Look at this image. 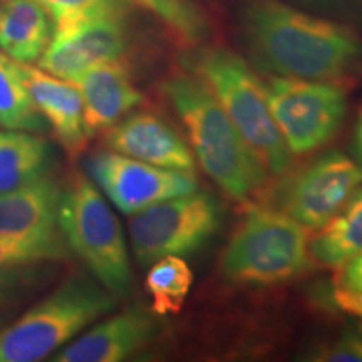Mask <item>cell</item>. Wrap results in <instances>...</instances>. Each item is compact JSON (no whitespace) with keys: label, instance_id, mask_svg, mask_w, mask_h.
Wrapping results in <instances>:
<instances>
[{"label":"cell","instance_id":"obj_17","mask_svg":"<svg viewBox=\"0 0 362 362\" xmlns=\"http://www.w3.org/2000/svg\"><path fill=\"white\" fill-rule=\"evenodd\" d=\"M52 21L37 0L0 4V49L16 62L39 61L52 39Z\"/></svg>","mask_w":362,"mask_h":362},{"label":"cell","instance_id":"obj_10","mask_svg":"<svg viewBox=\"0 0 362 362\" xmlns=\"http://www.w3.org/2000/svg\"><path fill=\"white\" fill-rule=\"evenodd\" d=\"M90 178L117 210L134 215L158 202L200 189L194 173L133 160L116 151H98L88 160Z\"/></svg>","mask_w":362,"mask_h":362},{"label":"cell","instance_id":"obj_8","mask_svg":"<svg viewBox=\"0 0 362 362\" xmlns=\"http://www.w3.org/2000/svg\"><path fill=\"white\" fill-rule=\"evenodd\" d=\"M267 101L292 156L310 155L332 141L347 116L346 90L334 81L275 76L265 84Z\"/></svg>","mask_w":362,"mask_h":362},{"label":"cell","instance_id":"obj_20","mask_svg":"<svg viewBox=\"0 0 362 362\" xmlns=\"http://www.w3.org/2000/svg\"><path fill=\"white\" fill-rule=\"evenodd\" d=\"M144 287L156 315L178 314L193 285V272L183 257H163L148 267Z\"/></svg>","mask_w":362,"mask_h":362},{"label":"cell","instance_id":"obj_22","mask_svg":"<svg viewBox=\"0 0 362 362\" xmlns=\"http://www.w3.org/2000/svg\"><path fill=\"white\" fill-rule=\"evenodd\" d=\"M52 21L54 33H64L99 17H123L128 4L121 0H37Z\"/></svg>","mask_w":362,"mask_h":362},{"label":"cell","instance_id":"obj_6","mask_svg":"<svg viewBox=\"0 0 362 362\" xmlns=\"http://www.w3.org/2000/svg\"><path fill=\"white\" fill-rule=\"evenodd\" d=\"M59 226L67 247L115 296H126L133 270L119 220L101 192L84 175L76 173L62 188Z\"/></svg>","mask_w":362,"mask_h":362},{"label":"cell","instance_id":"obj_26","mask_svg":"<svg viewBox=\"0 0 362 362\" xmlns=\"http://www.w3.org/2000/svg\"><path fill=\"white\" fill-rule=\"evenodd\" d=\"M354 155H356V161L362 166V110L359 112V117H357L356 123V129H354Z\"/></svg>","mask_w":362,"mask_h":362},{"label":"cell","instance_id":"obj_28","mask_svg":"<svg viewBox=\"0 0 362 362\" xmlns=\"http://www.w3.org/2000/svg\"><path fill=\"white\" fill-rule=\"evenodd\" d=\"M357 317H359V319H361V322H362V312H361V314H359V315H357Z\"/></svg>","mask_w":362,"mask_h":362},{"label":"cell","instance_id":"obj_25","mask_svg":"<svg viewBox=\"0 0 362 362\" xmlns=\"http://www.w3.org/2000/svg\"><path fill=\"white\" fill-rule=\"evenodd\" d=\"M312 361L325 362H362V332L349 330L334 341L322 344L310 354Z\"/></svg>","mask_w":362,"mask_h":362},{"label":"cell","instance_id":"obj_18","mask_svg":"<svg viewBox=\"0 0 362 362\" xmlns=\"http://www.w3.org/2000/svg\"><path fill=\"white\" fill-rule=\"evenodd\" d=\"M359 253H362V185L310 238L312 260L329 269H336Z\"/></svg>","mask_w":362,"mask_h":362},{"label":"cell","instance_id":"obj_24","mask_svg":"<svg viewBox=\"0 0 362 362\" xmlns=\"http://www.w3.org/2000/svg\"><path fill=\"white\" fill-rule=\"evenodd\" d=\"M332 300L339 309L357 317L362 312V253L336 267Z\"/></svg>","mask_w":362,"mask_h":362},{"label":"cell","instance_id":"obj_11","mask_svg":"<svg viewBox=\"0 0 362 362\" xmlns=\"http://www.w3.org/2000/svg\"><path fill=\"white\" fill-rule=\"evenodd\" d=\"M123 17H99L52 34L39 67L59 79L74 83L89 67L121 59L126 49Z\"/></svg>","mask_w":362,"mask_h":362},{"label":"cell","instance_id":"obj_14","mask_svg":"<svg viewBox=\"0 0 362 362\" xmlns=\"http://www.w3.org/2000/svg\"><path fill=\"white\" fill-rule=\"evenodd\" d=\"M61 194L62 188L45 175L16 192L0 194V235L67 247L59 226Z\"/></svg>","mask_w":362,"mask_h":362},{"label":"cell","instance_id":"obj_7","mask_svg":"<svg viewBox=\"0 0 362 362\" xmlns=\"http://www.w3.org/2000/svg\"><path fill=\"white\" fill-rule=\"evenodd\" d=\"M221 225V206L210 193L180 194L129 216V240L143 269L163 257H187L214 238Z\"/></svg>","mask_w":362,"mask_h":362},{"label":"cell","instance_id":"obj_4","mask_svg":"<svg viewBox=\"0 0 362 362\" xmlns=\"http://www.w3.org/2000/svg\"><path fill=\"white\" fill-rule=\"evenodd\" d=\"M115 307V293L94 280H66L56 292L0 330V362L45 359Z\"/></svg>","mask_w":362,"mask_h":362},{"label":"cell","instance_id":"obj_15","mask_svg":"<svg viewBox=\"0 0 362 362\" xmlns=\"http://www.w3.org/2000/svg\"><path fill=\"white\" fill-rule=\"evenodd\" d=\"M74 84L83 99L84 128L89 138L99 131H107L144 103V96L133 84L123 59L89 67Z\"/></svg>","mask_w":362,"mask_h":362},{"label":"cell","instance_id":"obj_3","mask_svg":"<svg viewBox=\"0 0 362 362\" xmlns=\"http://www.w3.org/2000/svg\"><path fill=\"white\" fill-rule=\"evenodd\" d=\"M309 230L279 208L250 206L221 253L228 282L250 287L287 284L310 269Z\"/></svg>","mask_w":362,"mask_h":362},{"label":"cell","instance_id":"obj_23","mask_svg":"<svg viewBox=\"0 0 362 362\" xmlns=\"http://www.w3.org/2000/svg\"><path fill=\"white\" fill-rule=\"evenodd\" d=\"M66 257L67 247L0 235V275L21 265L40 260H62Z\"/></svg>","mask_w":362,"mask_h":362},{"label":"cell","instance_id":"obj_13","mask_svg":"<svg viewBox=\"0 0 362 362\" xmlns=\"http://www.w3.org/2000/svg\"><path fill=\"white\" fill-rule=\"evenodd\" d=\"M158 324L144 307H129L81 332L56 352L54 362H119L134 356L155 337Z\"/></svg>","mask_w":362,"mask_h":362},{"label":"cell","instance_id":"obj_5","mask_svg":"<svg viewBox=\"0 0 362 362\" xmlns=\"http://www.w3.org/2000/svg\"><path fill=\"white\" fill-rule=\"evenodd\" d=\"M194 69L267 171L275 176L284 175L291 166L292 155L272 116L265 84L260 83L252 67L228 49L214 47L198 56Z\"/></svg>","mask_w":362,"mask_h":362},{"label":"cell","instance_id":"obj_21","mask_svg":"<svg viewBox=\"0 0 362 362\" xmlns=\"http://www.w3.org/2000/svg\"><path fill=\"white\" fill-rule=\"evenodd\" d=\"M0 124L17 131H39L45 124L27 93L17 62L6 54H0Z\"/></svg>","mask_w":362,"mask_h":362},{"label":"cell","instance_id":"obj_1","mask_svg":"<svg viewBox=\"0 0 362 362\" xmlns=\"http://www.w3.org/2000/svg\"><path fill=\"white\" fill-rule=\"evenodd\" d=\"M242 34L253 64L282 78L337 81L362 54L354 30L279 0H252L243 7Z\"/></svg>","mask_w":362,"mask_h":362},{"label":"cell","instance_id":"obj_9","mask_svg":"<svg viewBox=\"0 0 362 362\" xmlns=\"http://www.w3.org/2000/svg\"><path fill=\"white\" fill-rule=\"evenodd\" d=\"M362 185V166L339 151H329L288 175L275 192L277 208L307 230L320 228Z\"/></svg>","mask_w":362,"mask_h":362},{"label":"cell","instance_id":"obj_16","mask_svg":"<svg viewBox=\"0 0 362 362\" xmlns=\"http://www.w3.org/2000/svg\"><path fill=\"white\" fill-rule=\"evenodd\" d=\"M17 67L35 110L51 124L57 141L71 156L81 155L89 136L84 128L83 99L78 86L24 62H17Z\"/></svg>","mask_w":362,"mask_h":362},{"label":"cell","instance_id":"obj_12","mask_svg":"<svg viewBox=\"0 0 362 362\" xmlns=\"http://www.w3.org/2000/svg\"><path fill=\"white\" fill-rule=\"evenodd\" d=\"M104 144L111 151L160 168L194 173L197 166L192 148L155 112L126 115L106 131Z\"/></svg>","mask_w":362,"mask_h":362},{"label":"cell","instance_id":"obj_19","mask_svg":"<svg viewBox=\"0 0 362 362\" xmlns=\"http://www.w3.org/2000/svg\"><path fill=\"white\" fill-rule=\"evenodd\" d=\"M51 146L39 136L0 131V194L42 178L51 163Z\"/></svg>","mask_w":362,"mask_h":362},{"label":"cell","instance_id":"obj_2","mask_svg":"<svg viewBox=\"0 0 362 362\" xmlns=\"http://www.w3.org/2000/svg\"><path fill=\"white\" fill-rule=\"evenodd\" d=\"M163 94L187 131L194 161L228 197L247 200L267 181V168L218 99L197 74H176L163 83Z\"/></svg>","mask_w":362,"mask_h":362},{"label":"cell","instance_id":"obj_27","mask_svg":"<svg viewBox=\"0 0 362 362\" xmlns=\"http://www.w3.org/2000/svg\"><path fill=\"white\" fill-rule=\"evenodd\" d=\"M121 2H124V4H134V6H139V7H144V8H148L149 7V4H151V0H121Z\"/></svg>","mask_w":362,"mask_h":362}]
</instances>
